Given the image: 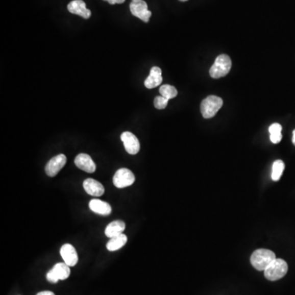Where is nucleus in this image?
<instances>
[{
    "label": "nucleus",
    "mask_w": 295,
    "mask_h": 295,
    "mask_svg": "<svg viewBox=\"0 0 295 295\" xmlns=\"http://www.w3.org/2000/svg\"><path fill=\"white\" fill-rule=\"evenodd\" d=\"M277 258L276 254L269 250H257L252 254L250 262L256 270L265 271L266 267Z\"/></svg>",
    "instance_id": "nucleus-1"
},
{
    "label": "nucleus",
    "mask_w": 295,
    "mask_h": 295,
    "mask_svg": "<svg viewBox=\"0 0 295 295\" xmlns=\"http://www.w3.org/2000/svg\"><path fill=\"white\" fill-rule=\"evenodd\" d=\"M135 181V175L131 170L127 168H121L116 170L113 177V184L116 188L122 189L133 185Z\"/></svg>",
    "instance_id": "nucleus-5"
},
{
    "label": "nucleus",
    "mask_w": 295,
    "mask_h": 295,
    "mask_svg": "<svg viewBox=\"0 0 295 295\" xmlns=\"http://www.w3.org/2000/svg\"><path fill=\"white\" fill-rule=\"evenodd\" d=\"M70 274H71L70 266L65 262H59L54 265V267L47 273V280L50 282L55 284L59 280L63 281L68 278Z\"/></svg>",
    "instance_id": "nucleus-6"
},
{
    "label": "nucleus",
    "mask_w": 295,
    "mask_h": 295,
    "mask_svg": "<svg viewBox=\"0 0 295 295\" xmlns=\"http://www.w3.org/2000/svg\"><path fill=\"white\" fill-rule=\"evenodd\" d=\"M179 1H181V2H185V1H188V0H179Z\"/></svg>",
    "instance_id": "nucleus-26"
},
{
    "label": "nucleus",
    "mask_w": 295,
    "mask_h": 295,
    "mask_svg": "<svg viewBox=\"0 0 295 295\" xmlns=\"http://www.w3.org/2000/svg\"><path fill=\"white\" fill-rule=\"evenodd\" d=\"M36 295H55L54 293L51 292V291H42L40 293H38Z\"/></svg>",
    "instance_id": "nucleus-23"
},
{
    "label": "nucleus",
    "mask_w": 295,
    "mask_h": 295,
    "mask_svg": "<svg viewBox=\"0 0 295 295\" xmlns=\"http://www.w3.org/2000/svg\"><path fill=\"white\" fill-rule=\"evenodd\" d=\"M83 187L85 192L89 193L90 195L100 197L104 193V185L99 181L91 179V178H89V179H86L84 181Z\"/></svg>",
    "instance_id": "nucleus-13"
},
{
    "label": "nucleus",
    "mask_w": 295,
    "mask_h": 295,
    "mask_svg": "<svg viewBox=\"0 0 295 295\" xmlns=\"http://www.w3.org/2000/svg\"><path fill=\"white\" fill-rule=\"evenodd\" d=\"M75 164L78 168L88 173H94L96 170L95 163L88 154H78L75 158Z\"/></svg>",
    "instance_id": "nucleus-10"
},
{
    "label": "nucleus",
    "mask_w": 295,
    "mask_h": 295,
    "mask_svg": "<svg viewBox=\"0 0 295 295\" xmlns=\"http://www.w3.org/2000/svg\"><path fill=\"white\" fill-rule=\"evenodd\" d=\"M67 162V157L64 154H58L50 160L45 166V173L48 177H54L60 171Z\"/></svg>",
    "instance_id": "nucleus-9"
},
{
    "label": "nucleus",
    "mask_w": 295,
    "mask_h": 295,
    "mask_svg": "<svg viewBox=\"0 0 295 295\" xmlns=\"http://www.w3.org/2000/svg\"><path fill=\"white\" fill-rule=\"evenodd\" d=\"M159 93H160L161 96L168 100L177 97V94H178L177 89L173 85H162L159 89Z\"/></svg>",
    "instance_id": "nucleus-19"
},
{
    "label": "nucleus",
    "mask_w": 295,
    "mask_h": 295,
    "mask_svg": "<svg viewBox=\"0 0 295 295\" xmlns=\"http://www.w3.org/2000/svg\"><path fill=\"white\" fill-rule=\"evenodd\" d=\"M126 224L122 220H117L112 222L105 229V235L107 237L112 238L116 235H121L125 231Z\"/></svg>",
    "instance_id": "nucleus-16"
},
{
    "label": "nucleus",
    "mask_w": 295,
    "mask_h": 295,
    "mask_svg": "<svg viewBox=\"0 0 295 295\" xmlns=\"http://www.w3.org/2000/svg\"><path fill=\"white\" fill-rule=\"evenodd\" d=\"M61 256L63 258L65 263L67 264L69 266H74L77 265L78 262V255H77V250L70 243H66L63 247L61 248Z\"/></svg>",
    "instance_id": "nucleus-12"
},
{
    "label": "nucleus",
    "mask_w": 295,
    "mask_h": 295,
    "mask_svg": "<svg viewBox=\"0 0 295 295\" xmlns=\"http://www.w3.org/2000/svg\"><path fill=\"white\" fill-rule=\"evenodd\" d=\"M231 59L227 54H222L216 58L214 64L212 65L209 71L211 77L218 79L227 76L231 69Z\"/></svg>",
    "instance_id": "nucleus-3"
},
{
    "label": "nucleus",
    "mask_w": 295,
    "mask_h": 295,
    "mask_svg": "<svg viewBox=\"0 0 295 295\" xmlns=\"http://www.w3.org/2000/svg\"><path fill=\"white\" fill-rule=\"evenodd\" d=\"M282 127L279 123H274L269 127V132H270L271 141L273 143H278L282 139Z\"/></svg>",
    "instance_id": "nucleus-18"
},
{
    "label": "nucleus",
    "mask_w": 295,
    "mask_h": 295,
    "mask_svg": "<svg viewBox=\"0 0 295 295\" xmlns=\"http://www.w3.org/2000/svg\"><path fill=\"white\" fill-rule=\"evenodd\" d=\"M104 1H106L108 4L110 5H116V4H123L125 2L126 0H104Z\"/></svg>",
    "instance_id": "nucleus-22"
},
{
    "label": "nucleus",
    "mask_w": 295,
    "mask_h": 295,
    "mask_svg": "<svg viewBox=\"0 0 295 295\" xmlns=\"http://www.w3.org/2000/svg\"><path fill=\"white\" fill-rule=\"evenodd\" d=\"M154 107L157 108V109H164L167 106L168 104V100H166L164 97L162 96H158L156 98L154 99Z\"/></svg>",
    "instance_id": "nucleus-21"
},
{
    "label": "nucleus",
    "mask_w": 295,
    "mask_h": 295,
    "mask_svg": "<svg viewBox=\"0 0 295 295\" xmlns=\"http://www.w3.org/2000/svg\"><path fill=\"white\" fill-rule=\"evenodd\" d=\"M89 207L92 212H95L97 214L102 215V216H108L112 212L111 206L106 202L100 200H95V199L92 200L89 204Z\"/></svg>",
    "instance_id": "nucleus-15"
},
{
    "label": "nucleus",
    "mask_w": 295,
    "mask_h": 295,
    "mask_svg": "<svg viewBox=\"0 0 295 295\" xmlns=\"http://www.w3.org/2000/svg\"><path fill=\"white\" fill-rule=\"evenodd\" d=\"M127 242V235L124 234L116 235L114 237L111 238L110 240L107 243V249L109 251H116L125 245Z\"/></svg>",
    "instance_id": "nucleus-17"
},
{
    "label": "nucleus",
    "mask_w": 295,
    "mask_h": 295,
    "mask_svg": "<svg viewBox=\"0 0 295 295\" xmlns=\"http://www.w3.org/2000/svg\"><path fill=\"white\" fill-rule=\"evenodd\" d=\"M130 10L131 14L138 17L144 22H149L152 13L148 9L147 3L143 0L139 2H131L130 4Z\"/></svg>",
    "instance_id": "nucleus-7"
},
{
    "label": "nucleus",
    "mask_w": 295,
    "mask_h": 295,
    "mask_svg": "<svg viewBox=\"0 0 295 295\" xmlns=\"http://www.w3.org/2000/svg\"><path fill=\"white\" fill-rule=\"evenodd\" d=\"M223 100L217 96H208L205 100H203L201 106L202 115L204 118H212L217 113L220 108L223 107Z\"/></svg>",
    "instance_id": "nucleus-4"
},
{
    "label": "nucleus",
    "mask_w": 295,
    "mask_h": 295,
    "mask_svg": "<svg viewBox=\"0 0 295 295\" xmlns=\"http://www.w3.org/2000/svg\"><path fill=\"white\" fill-rule=\"evenodd\" d=\"M285 170V163L281 160H277L274 162L273 166V173H272V179L274 181H278L281 179L283 171Z\"/></svg>",
    "instance_id": "nucleus-20"
},
{
    "label": "nucleus",
    "mask_w": 295,
    "mask_h": 295,
    "mask_svg": "<svg viewBox=\"0 0 295 295\" xmlns=\"http://www.w3.org/2000/svg\"><path fill=\"white\" fill-rule=\"evenodd\" d=\"M67 9L72 14L78 15L85 19H89L91 16L90 9H86V5L83 0H73L69 3Z\"/></svg>",
    "instance_id": "nucleus-11"
},
{
    "label": "nucleus",
    "mask_w": 295,
    "mask_h": 295,
    "mask_svg": "<svg viewBox=\"0 0 295 295\" xmlns=\"http://www.w3.org/2000/svg\"><path fill=\"white\" fill-rule=\"evenodd\" d=\"M293 144L295 145V130L293 131V139H292Z\"/></svg>",
    "instance_id": "nucleus-24"
},
{
    "label": "nucleus",
    "mask_w": 295,
    "mask_h": 295,
    "mask_svg": "<svg viewBox=\"0 0 295 295\" xmlns=\"http://www.w3.org/2000/svg\"><path fill=\"white\" fill-rule=\"evenodd\" d=\"M121 141L124 143L126 151L131 155H135L138 154L140 149L139 139L135 136L134 134L125 131L121 135Z\"/></svg>",
    "instance_id": "nucleus-8"
},
{
    "label": "nucleus",
    "mask_w": 295,
    "mask_h": 295,
    "mask_svg": "<svg viewBox=\"0 0 295 295\" xmlns=\"http://www.w3.org/2000/svg\"><path fill=\"white\" fill-rule=\"evenodd\" d=\"M288 273V264L285 260L276 258L264 271V275L271 281H278Z\"/></svg>",
    "instance_id": "nucleus-2"
},
{
    "label": "nucleus",
    "mask_w": 295,
    "mask_h": 295,
    "mask_svg": "<svg viewBox=\"0 0 295 295\" xmlns=\"http://www.w3.org/2000/svg\"><path fill=\"white\" fill-rule=\"evenodd\" d=\"M162 82V70L160 67H153L150 70V74L144 81V85L147 89H154Z\"/></svg>",
    "instance_id": "nucleus-14"
},
{
    "label": "nucleus",
    "mask_w": 295,
    "mask_h": 295,
    "mask_svg": "<svg viewBox=\"0 0 295 295\" xmlns=\"http://www.w3.org/2000/svg\"><path fill=\"white\" fill-rule=\"evenodd\" d=\"M139 1H142V0H132V2H139Z\"/></svg>",
    "instance_id": "nucleus-25"
}]
</instances>
